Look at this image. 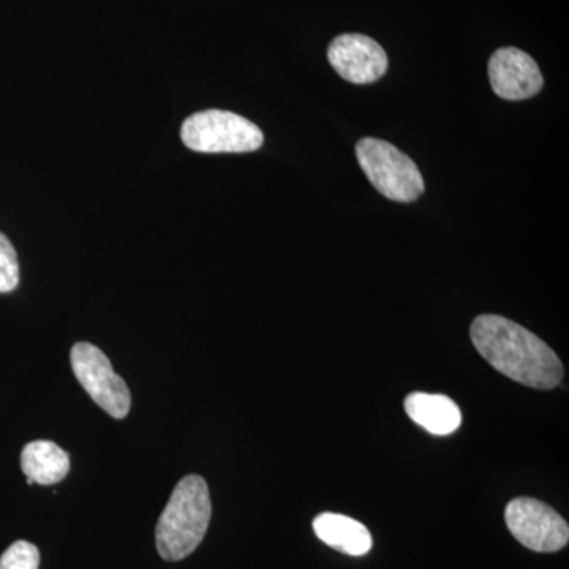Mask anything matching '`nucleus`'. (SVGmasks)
<instances>
[{
	"label": "nucleus",
	"instance_id": "f257e3e1",
	"mask_svg": "<svg viewBox=\"0 0 569 569\" xmlns=\"http://www.w3.org/2000/svg\"><path fill=\"white\" fill-rule=\"evenodd\" d=\"M471 342L493 369L523 387L553 389L563 380L559 356L548 343L515 321L479 316L470 329Z\"/></svg>",
	"mask_w": 569,
	"mask_h": 569
},
{
	"label": "nucleus",
	"instance_id": "f03ea898",
	"mask_svg": "<svg viewBox=\"0 0 569 569\" xmlns=\"http://www.w3.org/2000/svg\"><path fill=\"white\" fill-rule=\"evenodd\" d=\"M212 503L203 478L189 475L178 482L156 529L157 550L168 561L189 557L203 541Z\"/></svg>",
	"mask_w": 569,
	"mask_h": 569
},
{
	"label": "nucleus",
	"instance_id": "7ed1b4c3",
	"mask_svg": "<svg viewBox=\"0 0 569 569\" xmlns=\"http://www.w3.org/2000/svg\"><path fill=\"white\" fill-rule=\"evenodd\" d=\"M356 157L370 183L389 200L410 203L425 192L417 163L391 142L365 138L356 146Z\"/></svg>",
	"mask_w": 569,
	"mask_h": 569
},
{
	"label": "nucleus",
	"instance_id": "20e7f679",
	"mask_svg": "<svg viewBox=\"0 0 569 569\" xmlns=\"http://www.w3.org/2000/svg\"><path fill=\"white\" fill-rule=\"evenodd\" d=\"M181 138L187 148L203 153L253 152L264 142L260 127L222 110L194 112L183 121Z\"/></svg>",
	"mask_w": 569,
	"mask_h": 569
},
{
	"label": "nucleus",
	"instance_id": "39448f33",
	"mask_svg": "<svg viewBox=\"0 0 569 569\" xmlns=\"http://www.w3.org/2000/svg\"><path fill=\"white\" fill-rule=\"evenodd\" d=\"M70 361L74 377L97 406L114 419L129 415L132 407L130 389L100 348L88 342L77 343L71 348Z\"/></svg>",
	"mask_w": 569,
	"mask_h": 569
},
{
	"label": "nucleus",
	"instance_id": "423d86ee",
	"mask_svg": "<svg viewBox=\"0 0 569 569\" xmlns=\"http://www.w3.org/2000/svg\"><path fill=\"white\" fill-rule=\"evenodd\" d=\"M505 520L512 537L535 552H557L567 548V520L548 505L535 498L520 497L509 501Z\"/></svg>",
	"mask_w": 569,
	"mask_h": 569
},
{
	"label": "nucleus",
	"instance_id": "0eeeda50",
	"mask_svg": "<svg viewBox=\"0 0 569 569\" xmlns=\"http://www.w3.org/2000/svg\"><path fill=\"white\" fill-rule=\"evenodd\" d=\"M332 69L353 84H370L387 73L388 56L378 41L362 33H343L328 48Z\"/></svg>",
	"mask_w": 569,
	"mask_h": 569
},
{
	"label": "nucleus",
	"instance_id": "6e6552de",
	"mask_svg": "<svg viewBox=\"0 0 569 569\" xmlns=\"http://www.w3.org/2000/svg\"><path fill=\"white\" fill-rule=\"evenodd\" d=\"M493 92L505 100H526L537 96L545 84L538 63L519 48H500L489 61Z\"/></svg>",
	"mask_w": 569,
	"mask_h": 569
},
{
	"label": "nucleus",
	"instance_id": "1a4fd4ad",
	"mask_svg": "<svg viewBox=\"0 0 569 569\" xmlns=\"http://www.w3.org/2000/svg\"><path fill=\"white\" fill-rule=\"evenodd\" d=\"M403 406L408 418L433 436H449L462 425V411L448 396L411 392Z\"/></svg>",
	"mask_w": 569,
	"mask_h": 569
},
{
	"label": "nucleus",
	"instance_id": "9d476101",
	"mask_svg": "<svg viewBox=\"0 0 569 569\" xmlns=\"http://www.w3.org/2000/svg\"><path fill=\"white\" fill-rule=\"evenodd\" d=\"M313 531L326 546L347 556H366L372 549V535L365 523L348 516L323 512L313 520Z\"/></svg>",
	"mask_w": 569,
	"mask_h": 569
},
{
	"label": "nucleus",
	"instance_id": "9b49d317",
	"mask_svg": "<svg viewBox=\"0 0 569 569\" xmlns=\"http://www.w3.org/2000/svg\"><path fill=\"white\" fill-rule=\"evenodd\" d=\"M21 468L28 485L51 486L69 475L70 458L52 441L37 440L22 449Z\"/></svg>",
	"mask_w": 569,
	"mask_h": 569
},
{
	"label": "nucleus",
	"instance_id": "f8f14e48",
	"mask_svg": "<svg viewBox=\"0 0 569 569\" xmlns=\"http://www.w3.org/2000/svg\"><path fill=\"white\" fill-rule=\"evenodd\" d=\"M20 284L17 250L6 234L0 233V293H11Z\"/></svg>",
	"mask_w": 569,
	"mask_h": 569
},
{
	"label": "nucleus",
	"instance_id": "ddd939ff",
	"mask_svg": "<svg viewBox=\"0 0 569 569\" xmlns=\"http://www.w3.org/2000/svg\"><path fill=\"white\" fill-rule=\"evenodd\" d=\"M40 552L28 541H17L0 557V569H39Z\"/></svg>",
	"mask_w": 569,
	"mask_h": 569
}]
</instances>
